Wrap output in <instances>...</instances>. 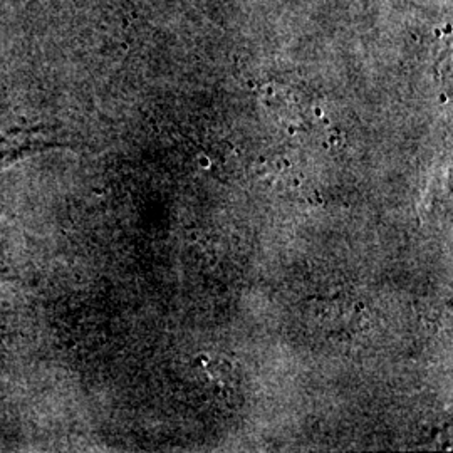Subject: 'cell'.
Instances as JSON below:
<instances>
[{"mask_svg": "<svg viewBox=\"0 0 453 453\" xmlns=\"http://www.w3.org/2000/svg\"><path fill=\"white\" fill-rule=\"evenodd\" d=\"M357 312H361V311H365V304H363V303H357Z\"/></svg>", "mask_w": 453, "mask_h": 453, "instance_id": "7a4b0ae2", "label": "cell"}, {"mask_svg": "<svg viewBox=\"0 0 453 453\" xmlns=\"http://www.w3.org/2000/svg\"><path fill=\"white\" fill-rule=\"evenodd\" d=\"M301 185V180H294V187H299Z\"/></svg>", "mask_w": 453, "mask_h": 453, "instance_id": "3957f363", "label": "cell"}, {"mask_svg": "<svg viewBox=\"0 0 453 453\" xmlns=\"http://www.w3.org/2000/svg\"><path fill=\"white\" fill-rule=\"evenodd\" d=\"M200 166L202 168H209L211 166V160L209 158H200Z\"/></svg>", "mask_w": 453, "mask_h": 453, "instance_id": "6da1fadb", "label": "cell"}]
</instances>
